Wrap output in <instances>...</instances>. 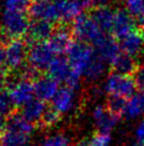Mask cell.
<instances>
[{"label": "cell", "instance_id": "1", "mask_svg": "<svg viewBox=\"0 0 144 146\" xmlns=\"http://www.w3.org/2000/svg\"><path fill=\"white\" fill-rule=\"evenodd\" d=\"M34 133V124L21 113L13 112L8 116L0 135V146H29Z\"/></svg>", "mask_w": 144, "mask_h": 146}, {"label": "cell", "instance_id": "2", "mask_svg": "<svg viewBox=\"0 0 144 146\" xmlns=\"http://www.w3.org/2000/svg\"><path fill=\"white\" fill-rule=\"evenodd\" d=\"M31 21L27 13L1 11L0 43L7 45L13 40L22 38L28 34Z\"/></svg>", "mask_w": 144, "mask_h": 146}, {"label": "cell", "instance_id": "3", "mask_svg": "<svg viewBox=\"0 0 144 146\" xmlns=\"http://www.w3.org/2000/svg\"><path fill=\"white\" fill-rule=\"evenodd\" d=\"M49 76L56 80L58 83H63L65 86L70 89L76 90L81 86V76L71 67L68 59H64L63 57H56L48 69Z\"/></svg>", "mask_w": 144, "mask_h": 146}, {"label": "cell", "instance_id": "4", "mask_svg": "<svg viewBox=\"0 0 144 146\" xmlns=\"http://www.w3.org/2000/svg\"><path fill=\"white\" fill-rule=\"evenodd\" d=\"M71 30L73 36H75L79 42L92 45L104 34L93 17L85 13L72 23Z\"/></svg>", "mask_w": 144, "mask_h": 146}, {"label": "cell", "instance_id": "5", "mask_svg": "<svg viewBox=\"0 0 144 146\" xmlns=\"http://www.w3.org/2000/svg\"><path fill=\"white\" fill-rule=\"evenodd\" d=\"M136 89L137 84L135 78L113 72L108 75L104 82V91L109 96H118L129 99L135 95Z\"/></svg>", "mask_w": 144, "mask_h": 146}, {"label": "cell", "instance_id": "6", "mask_svg": "<svg viewBox=\"0 0 144 146\" xmlns=\"http://www.w3.org/2000/svg\"><path fill=\"white\" fill-rule=\"evenodd\" d=\"M57 21L69 23L75 21L79 16L91 7L90 0H53Z\"/></svg>", "mask_w": 144, "mask_h": 146}, {"label": "cell", "instance_id": "7", "mask_svg": "<svg viewBox=\"0 0 144 146\" xmlns=\"http://www.w3.org/2000/svg\"><path fill=\"white\" fill-rule=\"evenodd\" d=\"M96 53V50L89 44L77 41L72 44L67 56L72 68L76 73L80 74L81 76H83Z\"/></svg>", "mask_w": 144, "mask_h": 146}, {"label": "cell", "instance_id": "8", "mask_svg": "<svg viewBox=\"0 0 144 146\" xmlns=\"http://www.w3.org/2000/svg\"><path fill=\"white\" fill-rule=\"evenodd\" d=\"M8 92L14 107L17 108H22L36 97L34 82L20 77L11 78Z\"/></svg>", "mask_w": 144, "mask_h": 146}, {"label": "cell", "instance_id": "9", "mask_svg": "<svg viewBox=\"0 0 144 146\" xmlns=\"http://www.w3.org/2000/svg\"><path fill=\"white\" fill-rule=\"evenodd\" d=\"M55 58V52L50 47L48 42L33 43L29 48V64L37 69L39 73L43 70H48Z\"/></svg>", "mask_w": 144, "mask_h": 146}, {"label": "cell", "instance_id": "10", "mask_svg": "<svg viewBox=\"0 0 144 146\" xmlns=\"http://www.w3.org/2000/svg\"><path fill=\"white\" fill-rule=\"evenodd\" d=\"M29 48L30 47H28V43L22 41V38L10 42L5 46V66L10 70H20L28 60Z\"/></svg>", "mask_w": 144, "mask_h": 146}, {"label": "cell", "instance_id": "11", "mask_svg": "<svg viewBox=\"0 0 144 146\" xmlns=\"http://www.w3.org/2000/svg\"><path fill=\"white\" fill-rule=\"evenodd\" d=\"M72 36L73 33L71 28H68L65 25H60L54 28L52 35L47 42L56 56L62 57L63 54H67L69 52L72 44L74 43L72 41Z\"/></svg>", "mask_w": 144, "mask_h": 146}, {"label": "cell", "instance_id": "12", "mask_svg": "<svg viewBox=\"0 0 144 146\" xmlns=\"http://www.w3.org/2000/svg\"><path fill=\"white\" fill-rule=\"evenodd\" d=\"M92 117L98 128V132L110 133L119 122L120 116L110 112L106 106L99 105L92 111Z\"/></svg>", "mask_w": 144, "mask_h": 146}, {"label": "cell", "instance_id": "13", "mask_svg": "<svg viewBox=\"0 0 144 146\" xmlns=\"http://www.w3.org/2000/svg\"><path fill=\"white\" fill-rule=\"evenodd\" d=\"M96 52L104 60L107 64H111L113 60L120 54L119 43L110 35L103 34L98 41L93 44Z\"/></svg>", "mask_w": 144, "mask_h": 146}, {"label": "cell", "instance_id": "14", "mask_svg": "<svg viewBox=\"0 0 144 146\" xmlns=\"http://www.w3.org/2000/svg\"><path fill=\"white\" fill-rule=\"evenodd\" d=\"M34 88L35 96L45 102L53 100L58 90L60 89V83L51 76H39V78L34 81Z\"/></svg>", "mask_w": 144, "mask_h": 146}, {"label": "cell", "instance_id": "15", "mask_svg": "<svg viewBox=\"0 0 144 146\" xmlns=\"http://www.w3.org/2000/svg\"><path fill=\"white\" fill-rule=\"evenodd\" d=\"M29 15L33 21H47L57 23L55 7L53 1H33L29 9Z\"/></svg>", "mask_w": 144, "mask_h": 146}, {"label": "cell", "instance_id": "16", "mask_svg": "<svg viewBox=\"0 0 144 146\" xmlns=\"http://www.w3.org/2000/svg\"><path fill=\"white\" fill-rule=\"evenodd\" d=\"M75 91L68 86H64L58 90L57 94L52 100V107L60 114L70 113L75 107Z\"/></svg>", "mask_w": 144, "mask_h": 146}, {"label": "cell", "instance_id": "17", "mask_svg": "<svg viewBox=\"0 0 144 146\" xmlns=\"http://www.w3.org/2000/svg\"><path fill=\"white\" fill-rule=\"evenodd\" d=\"M118 40H119L118 43L121 50L134 58L139 56L144 48V42L142 40V36L140 32H138L136 30H132Z\"/></svg>", "mask_w": 144, "mask_h": 146}, {"label": "cell", "instance_id": "18", "mask_svg": "<svg viewBox=\"0 0 144 146\" xmlns=\"http://www.w3.org/2000/svg\"><path fill=\"white\" fill-rule=\"evenodd\" d=\"M54 31L53 24L47 21H33L28 31V40L30 43L47 42Z\"/></svg>", "mask_w": 144, "mask_h": 146}, {"label": "cell", "instance_id": "19", "mask_svg": "<svg viewBox=\"0 0 144 146\" xmlns=\"http://www.w3.org/2000/svg\"><path fill=\"white\" fill-rule=\"evenodd\" d=\"M135 26H136L135 21L127 11L122 10V9L116 10L111 32L117 38H120V37L124 36L125 34L132 31Z\"/></svg>", "mask_w": 144, "mask_h": 146}, {"label": "cell", "instance_id": "20", "mask_svg": "<svg viewBox=\"0 0 144 146\" xmlns=\"http://www.w3.org/2000/svg\"><path fill=\"white\" fill-rule=\"evenodd\" d=\"M47 108L48 107L46 106V102H43L39 98L35 97L21 108L20 113L22 114L29 122H31L32 124H36V123L41 122Z\"/></svg>", "mask_w": 144, "mask_h": 146}, {"label": "cell", "instance_id": "21", "mask_svg": "<svg viewBox=\"0 0 144 146\" xmlns=\"http://www.w3.org/2000/svg\"><path fill=\"white\" fill-rule=\"evenodd\" d=\"M112 72L118 73L121 75H126V76H132L135 75L137 69L139 68L137 66V62L135 58L126 54L124 52H121L118 57L113 60L111 64Z\"/></svg>", "mask_w": 144, "mask_h": 146}, {"label": "cell", "instance_id": "22", "mask_svg": "<svg viewBox=\"0 0 144 146\" xmlns=\"http://www.w3.org/2000/svg\"><path fill=\"white\" fill-rule=\"evenodd\" d=\"M115 12L108 7L96 8L92 12V17L99 25L103 32H111L115 21Z\"/></svg>", "mask_w": 144, "mask_h": 146}, {"label": "cell", "instance_id": "23", "mask_svg": "<svg viewBox=\"0 0 144 146\" xmlns=\"http://www.w3.org/2000/svg\"><path fill=\"white\" fill-rule=\"evenodd\" d=\"M106 65L107 63L98 53H96V56L93 57L88 67L86 68L83 76L87 81L91 82V83L99 81L101 78L104 76L105 72H106Z\"/></svg>", "mask_w": 144, "mask_h": 146}, {"label": "cell", "instance_id": "24", "mask_svg": "<svg viewBox=\"0 0 144 146\" xmlns=\"http://www.w3.org/2000/svg\"><path fill=\"white\" fill-rule=\"evenodd\" d=\"M144 112V93L134 95L127 99L123 115L127 118H137Z\"/></svg>", "mask_w": 144, "mask_h": 146}, {"label": "cell", "instance_id": "25", "mask_svg": "<svg viewBox=\"0 0 144 146\" xmlns=\"http://www.w3.org/2000/svg\"><path fill=\"white\" fill-rule=\"evenodd\" d=\"M125 7L137 27L142 28L144 26V0H125Z\"/></svg>", "mask_w": 144, "mask_h": 146}, {"label": "cell", "instance_id": "26", "mask_svg": "<svg viewBox=\"0 0 144 146\" xmlns=\"http://www.w3.org/2000/svg\"><path fill=\"white\" fill-rule=\"evenodd\" d=\"M38 146H72L71 139L64 132H52L46 135Z\"/></svg>", "mask_w": 144, "mask_h": 146}, {"label": "cell", "instance_id": "27", "mask_svg": "<svg viewBox=\"0 0 144 146\" xmlns=\"http://www.w3.org/2000/svg\"><path fill=\"white\" fill-rule=\"evenodd\" d=\"M31 4H32L31 0H3L2 11L29 13Z\"/></svg>", "mask_w": 144, "mask_h": 146}, {"label": "cell", "instance_id": "28", "mask_svg": "<svg viewBox=\"0 0 144 146\" xmlns=\"http://www.w3.org/2000/svg\"><path fill=\"white\" fill-rule=\"evenodd\" d=\"M126 102H127V99H125V98L118 97V96H109L106 107L110 112H112L118 116H121L124 113Z\"/></svg>", "mask_w": 144, "mask_h": 146}, {"label": "cell", "instance_id": "29", "mask_svg": "<svg viewBox=\"0 0 144 146\" xmlns=\"http://www.w3.org/2000/svg\"><path fill=\"white\" fill-rule=\"evenodd\" d=\"M60 118H62V115L53 107H51V108H47L40 123L43 124V126L47 127V128H52L58 124Z\"/></svg>", "mask_w": 144, "mask_h": 146}, {"label": "cell", "instance_id": "30", "mask_svg": "<svg viewBox=\"0 0 144 146\" xmlns=\"http://www.w3.org/2000/svg\"><path fill=\"white\" fill-rule=\"evenodd\" d=\"M13 107H14V105L11 100V97L9 95L8 91L0 92V113L4 116H9L11 113H13Z\"/></svg>", "mask_w": 144, "mask_h": 146}, {"label": "cell", "instance_id": "31", "mask_svg": "<svg viewBox=\"0 0 144 146\" xmlns=\"http://www.w3.org/2000/svg\"><path fill=\"white\" fill-rule=\"evenodd\" d=\"M110 142H111L110 133H102V132H98L90 140H88L89 146H109Z\"/></svg>", "mask_w": 144, "mask_h": 146}, {"label": "cell", "instance_id": "32", "mask_svg": "<svg viewBox=\"0 0 144 146\" xmlns=\"http://www.w3.org/2000/svg\"><path fill=\"white\" fill-rule=\"evenodd\" d=\"M135 81H136L137 88L144 93V67H139L135 73Z\"/></svg>", "mask_w": 144, "mask_h": 146}, {"label": "cell", "instance_id": "33", "mask_svg": "<svg viewBox=\"0 0 144 146\" xmlns=\"http://www.w3.org/2000/svg\"><path fill=\"white\" fill-rule=\"evenodd\" d=\"M136 141L139 146H144V119L139 123L136 128Z\"/></svg>", "mask_w": 144, "mask_h": 146}, {"label": "cell", "instance_id": "34", "mask_svg": "<svg viewBox=\"0 0 144 146\" xmlns=\"http://www.w3.org/2000/svg\"><path fill=\"white\" fill-rule=\"evenodd\" d=\"M10 82H11V77L2 69H0V92L8 91Z\"/></svg>", "mask_w": 144, "mask_h": 146}, {"label": "cell", "instance_id": "35", "mask_svg": "<svg viewBox=\"0 0 144 146\" xmlns=\"http://www.w3.org/2000/svg\"><path fill=\"white\" fill-rule=\"evenodd\" d=\"M7 56H5V45L0 43V69L5 66Z\"/></svg>", "mask_w": 144, "mask_h": 146}, {"label": "cell", "instance_id": "36", "mask_svg": "<svg viewBox=\"0 0 144 146\" xmlns=\"http://www.w3.org/2000/svg\"><path fill=\"white\" fill-rule=\"evenodd\" d=\"M111 0H90L91 7L93 8H103V7H108V3Z\"/></svg>", "mask_w": 144, "mask_h": 146}, {"label": "cell", "instance_id": "37", "mask_svg": "<svg viewBox=\"0 0 144 146\" xmlns=\"http://www.w3.org/2000/svg\"><path fill=\"white\" fill-rule=\"evenodd\" d=\"M4 117H5V116L0 113V135L2 133L4 127H5V123H7V119H4Z\"/></svg>", "mask_w": 144, "mask_h": 146}, {"label": "cell", "instance_id": "38", "mask_svg": "<svg viewBox=\"0 0 144 146\" xmlns=\"http://www.w3.org/2000/svg\"><path fill=\"white\" fill-rule=\"evenodd\" d=\"M140 34H141V36H142V40H143V42H144V26L140 29Z\"/></svg>", "mask_w": 144, "mask_h": 146}, {"label": "cell", "instance_id": "39", "mask_svg": "<svg viewBox=\"0 0 144 146\" xmlns=\"http://www.w3.org/2000/svg\"><path fill=\"white\" fill-rule=\"evenodd\" d=\"M35 1H53V0H35Z\"/></svg>", "mask_w": 144, "mask_h": 146}, {"label": "cell", "instance_id": "40", "mask_svg": "<svg viewBox=\"0 0 144 146\" xmlns=\"http://www.w3.org/2000/svg\"><path fill=\"white\" fill-rule=\"evenodd\" d=\"M126 146H139L138 144H130V145H126Z\"/></svg>", "mask_w": 144, "mask_h": 146}]
</instances>
